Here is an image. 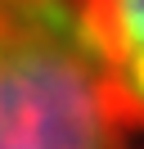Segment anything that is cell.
Instances as JSON below:
<instances>
[{"label": "cell", "instance_id": "cell-2", "mask_svg": "<svg viewBox=\"0 0 144 149\" xmlns=\"http://www.w3.org/2000/svg\"><path fill=\"white\" fill-rule=\"evenodd\" d=\"M81 5L117 100L131 127L144 131V0H81Z\"/></svg>", "mask_w": 144, "mask_h": 149}, {"label": "cell", "instance_id": "cell-1", "mask_svg": "<svg viewBox=\"0 0 144 149\" xmlns=\"http://www.w3.org/2000/svg\"><path fill=\"white\" fill-rule=\"evenodd\" d=\"M81 0H0V149H126L131 136Z\"/></svg>", "mask_w": 144, "mask_h": 149}]
</instances>
